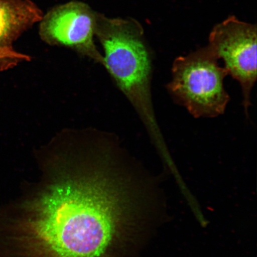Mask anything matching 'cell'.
I'll list each match as a JSON object with an SVG mask.
<instances>
[{"mask_svg":"<svg viewBox=\"0 0 257 257\" xmlns=\"http://www.w3.org/2000/svg\"><path fill=\"white\" fill-rule=\"evenodd\" d=\"M0 210V257H131L164 219L158 182L110 149L59 152Z\"/></svg>","mask_w":257,"mask_h":257,"instance_id":"obj_1","label":"cell"},{"mask_svg":"<svg viewBox=\"0 0 257 257\" xmlns=\"http://www.w3.org/2000/svg\"><path fill=\"white\" fill-rule=\"evenodd\" d=\"M95 35L103 47V64L136 110L163 162L172 160L154 110L152 54L143 30L134 19L111 18L98 13Z\"/></svg>","mask_w":257,"mask_h":257,"instance_id":"obj_2","label":"cell"},{"mask_svg":"<svg viewBox=\"0 0 257 257\" xmlns=\"http://www.w3.org/2000/svg\"><path fill=\"white\" fill-rule=\"evenodd\" d=\"M218 60L208 45L173 62L167 88L173 100L195 118L223 114L229 103L230 96L224 86L228 73Z\"/></svg>","mask_w":257,"mask_h":257,"instance_id":"obj_3","label":"cell"},{"mask_svg":"<svg viewBox=\"0 0 257 257\" xmlns=\"http://www.w3.org/2000/svg\"><path fill=\"white\" fill-rule=\"evenodd\" d=\"M218 59H222L228 75L239 82L246 117L250 96L256 81V27L230 16L215 26L209 44Z\"/></svg>","mask_w":257,"mask_h":257,"instance_id":"obj_4","label":"cell"},{"mask_svg":"<svg viewBox=\"0 0 257 257\" xmlns=\"http://www.w3.org/2000/svg\"><path fill=\"white\" fill-rule=\"evenodd\" d=\"M97 14L88 5L79 1L55 6L39 22L41 39L48 44L71 48L103 63V57L94 42Z\"/></svg>","mask_w":257,"mask_h":257,"instance_id":"obj_5","label":"cell"},{"mask_svg":"<svg viewBox=\"0 0 257 257\" xmlns=\"http://www.w3.org/2000/svg\"><path fill=\"white\" fill-rule=\"evenodd\" d=\"M43 15L31 0H0V48H13L12 44Z\"/></svg>","mask_w":257,"mask_h":257,"instance_id":"obj_6","label":"cell"},{"mask_svg":"<svg viewBox=\"0 0 257 257\" xmlns=\"http://www.w3.org/2000/svg\"><path fill=\"white\" fill-rule=\"evenodd\" d=\"M29 57L16 51L14 48H0V70H6Z\"/></svg>","mask_w":257,"mask_h":257,"instance_id":"obj_7","label":"cell"}]
</instances>
